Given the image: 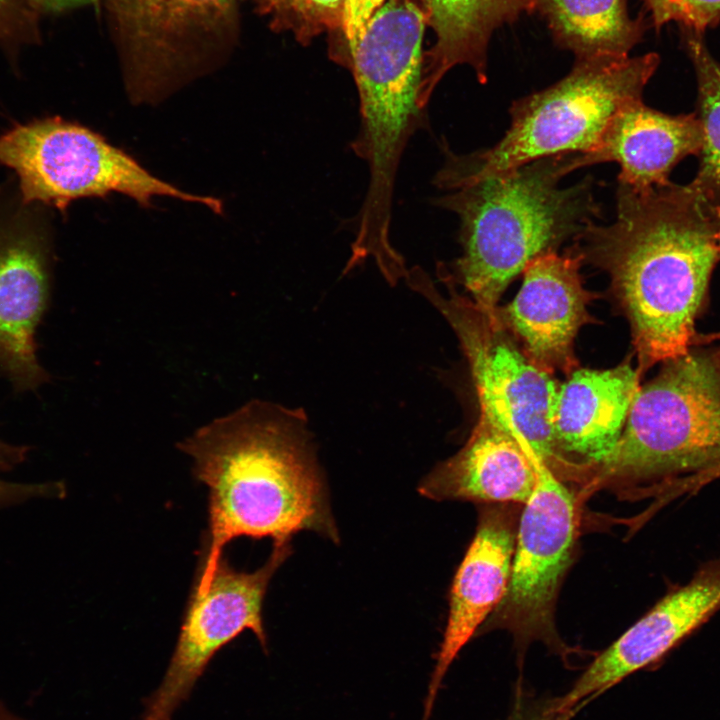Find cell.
<instances>
[{"mask_svg": "<svg viewBox=\"0 0 720 720\" xmlns=\"http://www.w3.org/2000/svg\"><path fill=\"white\" fill-rule=\"evenodd\" d=\"M720 208L689 184L647 190L618 183L616 217L575 240L606 271L631 327L638 371L691 348L695 320L720 260Z\"/></svg>", "mask_w": 720, "mask_h": 720, "instance_id": "obj_1", "label": "cell"}, {"mask_svg": "<svg viewBox=\"0 0 720 720\" xmlns=\"http://www.w3.org/2000/svg\"><path fill=\"white\" fill-rule=\"evenodd\" d=\"M208 489L209 530L197 576L239 537L290 541L309 530L337 542L327 488L301 410L253 400L178 444Z\"/></svg>", "mask_w": 720, "mask_h": 720, "instance_id": "obj_2", "label": "cell"}, {"mask_svg": "<svg viewBox=\"0 0 720 720\" xmlns=\"http://www.w3.org/2000/svg\"><path fill=\"white\" fill-rule=\"evenodd\" d=\"M574 154L537 159L510 172L454 186L435 204L460 220L461 255L438 276L462 285L471 300L495 316L509 283L536 257L576 240L601 215L591 176L568 187Z\"/></svg>", "mask_w": 720, "mask_h": 720, "instance_id": "obj_3", "label": "cell"}, {"mask_svg": "<svg viewBox=\"0 0 720 720\" xmlns=\"http://www.w3.org/2000/svg\"><path fill=\"white\" fill-rule=\"evenodd\" d=\"M426 26L417 0H387L345 62L359 98L360 124L351 147L369 171L351 245L357 261L386 265L398 256L391 240L393 197L404 150L426 120L419 105Z\"/></svg>", "mask_w": 720, "mask_h": 720, "instance_id": "obj_4", "label": "cell"}, {"mask_svg": "<svg viewBox=\"0 0 720 720\" xmlns=\"http://www.w3.org/2000/svg\"><path fill=\"white\" fill-rule=\"evenodd\" d=\"M640 386L621 437L594 465L596 486L625 485L667 503L720 467V347L690 348Z\"/></svg>", "mask_w": 720, "mask_h": 720, "instance_id": "obj_5", "label": "cell"}, {"mask_svg": "<svg viewBox=\"0 0 720 720\" xmlns=\"http://www.w3.org/2000/svg\"><path fill=\"white\" fill-rule=\"evenodd\" d=\"M659 63L654 52L576 60L564 78L512 103L511 125L494 146L455 154L443 145L445 161L434 185L444 190L504 174L540 158L594 150L616 113L642 99Z\"/></svg>", "mask_w": 720, "mask_h": 720, "instance_id": "obj_6", "label": "cell"}, {"mask_svg": "<svg viewBox=\"0 0 720 720\" xmlns=\"http://www.w3.org/2000/svg\"><path fill=\"white\" fill-rule=\"evenodd\" d=\"M0 164L14 171L24 202L62 214L74 200L112 192L142 205L154 196H168L222 210L220 200L156 178L99 134L58 116L14 123L0 134Z\"/></svg>", "mask_w": 720, "mask_h": 720, "instance_id": "obj_7", "label": "cell"}, {"mask_svg": "<svg viewBox=\"0 0 720 720\" xmlns=\"http://www.w3.org/2000/svg\"><path fill=\"white\" fill-rule=\"evenodd\" d=\"M439 291L423 269L414 266L405 277L411 289L425 297L444 316L467 358L478 396L480 414L525 444L550 468L560 465L552 410L558 385L551 374L521 352L495 316L458 293L440 278Z\"/></svg>", "mask_w": 720, "mask_h": 720, "instance_id": "obj_8", "label": "cell"}, {"mask_svg": "<svg viewBox=\"0 0 720 720\" xmlns=\"http://www.w3.org/2000/svg\"><path fill=\"white\" fill-rule=\"evenodd\" d=\"M135 101H148L206 68L230 47L238 0H107Z\"/></svg>", "mask_w": 720, "mask_h": 720, "instance_id": "obj_9", "label": "cell"}, {"mask_svg": "<svg viewBox=\"0 0 720 720\" xmlns=\"http://www.w3.org/2000/svg\"><path fill=\"white\" fill-rule=\"evenodd\" d=\"M534 464L536 483L520 519L508 587L484 630L509 631L519 660L530 643L541 641L567 663L573 650L556 631L554 604L571 558L575 501L537 455Z\"/></svg>", "mask_w": 720, "mask_h": 720, "instance_id": "obj_10", "label": "cell"}, {"mask_svg": "<svg viewBox=\"0 0 720 720\" xmlns=\"http://www.w3.org/2000/svg\"><path fill=\"white\" fill-rule=\"evenodd\" d=\"M291 552L290 541L274 542L265 564L253 572L236 570L222 555L208 577L196 578L168 668L146 699L142 720H171L214 655L245 630L267 649L263 602Z\"/></svg>", "mask_w": 720, "mask_h": 720, "instance_id": "obj_11", "label": "cell"}, {"mask_svg": "<svg viewBox=\"0 0 720 720\" xmlns=\"http://www.w3.org/2000/svg\"><path fill=\"white\" fill-rule=\"evenodd\" d=\"M52 229L47 207L26 203L13 179L0 184V363L21 384L42 377L34 332L45 309Z\"/></svg>", "mask_w": 720, "mask_h": 720, "instance_id": "obj_12", "label": "cell"}, {"mask_svg": "<svg viewBox=\"0 0 720 720\" xmlns=\"http://www.w3.org/2000/svg\"><path fill=\"white\" fill-rule=\"evenodd\" d=\"M718 610L720 557L657 602L601 652L565 694L551 697L553 710L573 714L581 703L662 658Z\"/></svg>", "mask_w": 720, "mask_h": 720, "instance_id": "obj_13", "label": "cell"}, {"mask_svg": "<svg viewBox=\"0 0 720 720\" xmlns=\"http://www.w3.org/2000/svg\"><path fill=\"white\" fill-rule=\"evenodd\" d=\"M583 257L575 245L564 254H542L523 270V283L513 301L497 316L521 341L524 353L541 369L571 373L576 369L574 339L590 321L587 306L593 293L580 275Z\"/></svg>", "mask_w": 720, "mask_h": 720, "instance_id": "obj_14", "label": "cell"}, {"mask_svg": "<svg viewBox=\"0 0 720 720\" xmlns=\"http://www.w3.org/2000/svg\"><path fill=\"white\" fill-rule=\"evenodd\" d=\"M515 541L512 520L506 513L498 509L482 513L451 586L447 624L428 685L424 720L453 661L504 597Z\"/></svg>", "mask_w": 720, "mask_h": 720, "instance_id": "obj_15", "label": "cell"}, {"mask_svg": "<svg viewBox=\"0 0 720 720\" xmlns=\"http://www.w3.org/2000/svg\"><path fill=\"white\" fill-rule=\"evenodd\" d=\"M701 146L702 129L695 112L670 115L639 99L616 113L594 150L572 156L569 170L617 162L618 183L647 190L669 184L675 165L686 156H697Z\"/></svg>", "mask_w": 720, "mask_h": 720, "instance_id": "obj_16", "label": "cell"}, {"mask_svg": "<svg viewBox=\"0 0 720 720\" xmlns=\"http://www.w3.org/2000/svg\"><path fill=\"white\" fill-rule=\"evenodd\" d=\"M535 454L520 440L479 415L468 441L419 484L432 500L526 503L536 483Z\"/></svg>", "mask_w": 720, "mask_h": 720, "instance_id": "obj_17", "label": "cell"}, {"mask_svg": "<svg viewBox=\"0 0 720 720\" xmlns=\"http://www.w3.org/2000/svg\"><path fill=\"white\" fill-rule=\"evenodd\" d=\"M640 372L629 362L605 370L574 369L557 387L552 429L557 447L596 465L621 437Z\"/></svg>", "mask_w": 720, "mask_h": 720, "instance_id": "obj_18", "label": "cell"}, {"mask_svg": "<svg viewBox=\"0 0 720 720\" xmlns=\"http://www.w3.org/2000/svg\"><path fill=\"white\" fill-rule=\"evenodd\" d=\"M435 33L424 52L419 105L426 107L444 75L458 65L470 66L480 83L487 81L492 34L534 9V0H417Z\"/></svg>", "mask_w": 720, "mask_h": 720, "instance_id": "obj_19", "label": "cell"}, {"mask_svg": "<svg viewBox=\"0 0 720 720\" xmlns=\"http://www.w3.org/2000/svg\"><path fill=\"white\" fill-rule=\"evenodd\" d=\"M534 9L576 60L628 57L648 28L643 15L630 16L628 0H534Z\"/></svg>", "mask_w": 720, "mask_h": 720, "instance_id": "obj_20", "label": "cell"}, {"mask_svg": "<svg viewBox=\"0 0 720 720\" xmlns=\"http://www.w3.org/2000/svg\"><path fill=\"white\" fill-rule=\"evenodd\" d=\"M680 44L690 60L697 82L694 111L702 129L699 167L689 185L720 208V61L708 49L705 33L679 27Z\"/></svg>", "mask_w": 720, "mask_h": 720, "instance_id": "obj_21", "label": "cell"}, {"mask_svg": "<svg viewBox=\"0 0 720 720\" xmlns=\"http://www.w3.org/2000/svg\"><path fill=\"white\" fill-rule=\"evenodd\" d=\"M272 27L292 32L303 44L315 36L341 30L347 0H251Z\"/></svg>", "mask_w": 720, "mask_h": 720, "instance_id": "obj_22", "label": "cell"}, {"mask_svg": "<svg viewBox=\"0 0 720 720\" xmlns=\"http://www.w3.org/2000/svg\"><path fill=\"white\" fill-rule=\"evenodd\" d=\"M649 23L659 32L674 22L705 33L720 24V0H641Z\"/></svg>", "mask_w": 720, "mask_h": 720, "instance_id": "obj_23", "label": "cell"}, {"mask_svg": "<svg viewBox=\"0 0 720 720\" xmlns=\"http://www.w3.org/2000/svg\"><path fill=\"white\" fill-rule=\"evenodd\" d=\"M571 716L555 712L550 697H536L519 683L510 712L503 720H568Z\"/></svg>", "mask_w": 720, "mask_h": 720, "instance_id": "obj_24", "label": "cell"}, {"mask_svg": "<svg viewBox=\"0 0 720 720\" xmlns=\"http://www.w3.org/2000/svg\"><path fill=\"white\" fill-rule=\"evenodd\" d=\"M31 11L23 0H0V39L18 41L31 37L34 32Z\"/></svg>", "mask_w": 720, "mask_h": 720, "instance_id": "obj_25", "label": "cell"}, {"mask_svg": "<svg viewBox=\"0 0 720 720\" xmlns=\"http://www.w3.org/2000/svg\"><path fill=\"white\" fill-rule=\"evenodd\" d=\"M387 0H347L342 32L347 43L348 56L354 51L373 14ZM348 58V57H347Z\"/></svg>", "mask_w": 720, "mask_h": 720, "instance_id": "obj_26", "label": "cell"}, {"mask_svg": "<svg viewBox=\"0 0 720 720\" xmlns=\"http://www.w3.org/2000/svg\"><path fill=\"white\" fill-rule=\"evenodd\" d=\"M62 494L63 486L58 483H16L0 478V506Z\"/></svg>", "mask_w": 720, "mask_h": 720, "instance_id": "obj_27", "label": "cell"}, {"mask_svg": "<svg viewBox=\"0 0 720 720\" xmlns=\"http://www.w3.org/2000/svg\"><path fill=\"white\" fill-rule=\"evenodd\" d=\"M31 5L41 10L60 11L67 8L90 4L97 0H27Z\"/></svg>", "mask_w": 720, "mask_h": 720, "instance_id": "obj_28", "label": "cell"}, {"mask_svg": "<svg viewBox=\"0 0 720 720\" xmlns=\"http://www.w3.org/2000/svg\"><path fill=\"white\" fill-rule=\"evenodd\" d=\"M0 720H25L15 713L11 712L3 703L0 702Z\"/></svg>", "mask_w": 720, "mask_h": 720, "instance_id": "obj_29", "label": "cell"}, {"mask_svg": "<svg viewBox=\"0 0 720 720\" xmlns=\"http://www.w3.org/2000/svg\"><path fill=\"white\" fill-rule=\"evenodd\" d=\"M719 243H720V232H719Z\"/></svg>", "mask_w": 720, "mask_h": 720, "instance_id": "obj_30", "label": "cell"}]
</instances>
